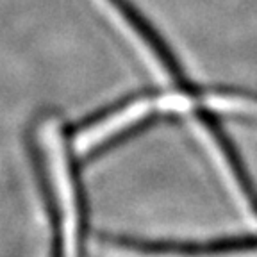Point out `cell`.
Listing matches in <instances>:
<instances>
[{
    "mask_svg": "<svg viewBox=\"0 0 257 257\" xmlns=\"http://www.w3.org/2000/svg\"><path fill=\"white\" fill-rule=\"evenodd\" d=\"M118 245L147 253H179V255H214L257 250V234H236L200 241H136L123 239Z\"/></svg>",
    "mask_w": 257,
    "mask_h": 257,
    "instance_id": "6da1fadb",
    "label": "cell"
}]
</instances>
